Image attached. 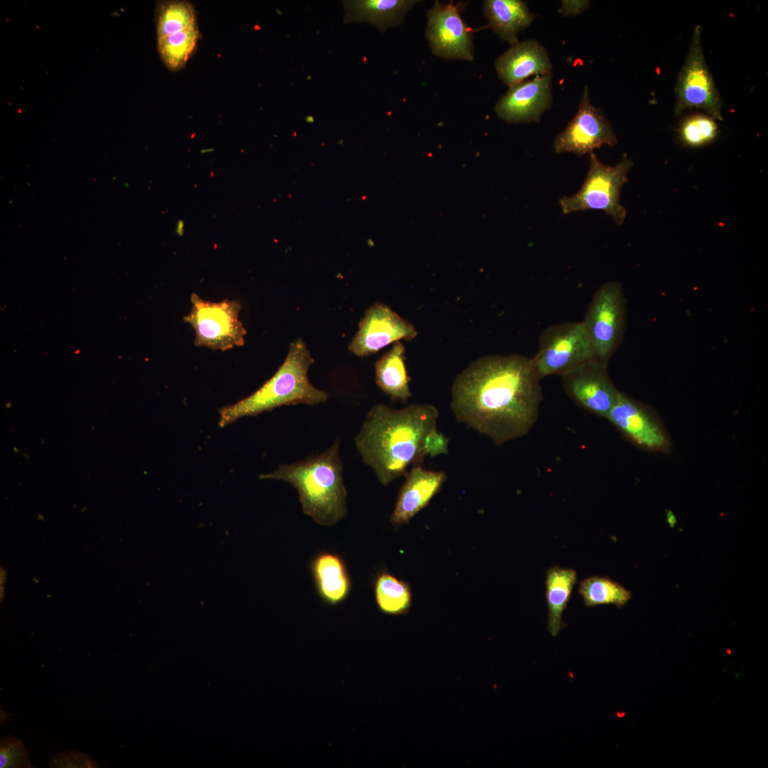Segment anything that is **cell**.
<instances>
[{
    "label": "cell",
    "instance_id": "1",
    "mask_svg": "<svg viewBox=\"0 0 768 768\" xmlns=\"http://www.w3.org/2000/svg\"><path fill=\"white\" fill-rule=\"evenodd\" d=\"M540 381L531 358L486 356L455 378L451 408L458 422L500 446L526 435L537 422Z\"/></svg>",
    "mask_w": 768,
    "mask_h": 768
},
{
    "label": "cell",
    "instance_id": "2",
    "mask_svg": "<svg viewBox=\"0 0 768 768\" xmlns=\"http://www.w3.org/2000/svg\"><path fill=\"white\" fill-rule=\"evenodd\" d=\"M438 416L437 408L430 404L400 410L378 404L368 411L355 444L382 485L405 476L410 466L423 464L425 438L437 427Z\"/></svg>",
    "mask_w": 768,
    "mask_h": 768
},
{
    "label": "cell",
    "instance_id": "3",
    "mask_svg": "<svg viewBox=\"0 0 768 768\" xmlns=\"http://www.w3.org/2000/svg\"><path fill=\"white\" fill-rule=\"evenodd\" d=\"M339 442L321 454L289 464H282L262 479L291 484L298 491L303 512L321 526H331L347 515V491L343 481Z\"/></svg>",
    "mask_w": 768,
    "mask_h": 768
},
{
    "label": "cell",
    "instance_id": "4",
    "mask_svg": "<svg viewBox=\"0 0 768 768\" xmlns=\"http://www.w3.org/2000/svg\"><path fill=\"white\" fill-rule=\"evenodd\" d=\"M314 362L304 341L301 338L294 340L284 361L269 380L249 396L219 410L220 427L283 405L313 406L326 402L329 394L314 386L308 378Z\"/></svg>",
    "mask_w": 768,
    "mask_h": 768
},
{
    "label": "cell",
    "instance_id": "5",
    "mask_svg": "<svg viewBox=\"0 0 768 768\" xmlns=\"http://www.w3.org/2000/svg\"><path fill=\"white\" fill-rule=\"evenodd\" d=\"M633 165V161L624 156L617 164L610 166L599 161L594 153H590V169L581 188L576 194L560 199L563 213L601 210L612 216L618 225H622L626 210L619 203V195Z\"/></svg>",
    "mask_w": 768,
    "mask_h": 768
},
{
    "label": "cell",
    "instance_id": "6",
    "mask_svg": "<svg viewBox=\"0 0 768 768\" xmlns=\"http://www.w3.org/2000/svg\"><path fill=\"white\" fill-rule=\"evenodd\" d=\"M191 302V311L183 319L195 331L196 346L225 351L245 344L247 331L239 319L242 305L238 301L213 302L193 293Z\"/></svg>",
    "mask_w": 768,
    "mask_h": 768
},
{
    "label": "cell",
    "instance_id": "7",
    "mask_svg": "<svg viewBox=\"0 0 768 768\" xmlns=\"http://www.w3.org/2000/svg\"><path fill=\"white\" fill-rule=\"evenodd\" d=\"M593 357L594 348L585 327L582 321H577L545 329L531 361L541 380L548 375H561Z\"/></svg>",
    "mask_w": 768,
    "mask_h": 768
},
{
    "label": "cell",
    "instance_id": "8",
    "mask_svg": "<svg viewBox=\"0 0 768 768\" xmlns=\"http://www.w3.org/2000/svg\"><path fill=\"white\" fill-rule=\"evenodd\" d=\"M675 116L696 108L718 120H722L723 102L707 65L701 41V26L693 29L686 60L675 85Z\"/></svg>",
    "mask_w": 768,
    "mask_h": 768
},
{
    "label": "cell",
    "instance_id": "9",
    "mask_svg": "<svg viewBox=\"0 0 768 768\" xmlns=\"http://www.w3.org/2000/svg\"><path fill=\"white\" fill-rule=\"evenodd\" d=\"M626 299L617 282L602 284L594 292L582 323L594 356L608 364L620 345L626 325Z\"/></svg>",
    "mask_w": 768,
    "mask_h": 768
},
{
    "label": "cell",
    "instance_id": "10",
    "mask_svg": "<svg viewBox=\"0 0 768 768\" xmlns=\"http://www.w3.org/2000/svg\"><path fill=\"white\" fill-rule=\"evenodd\" d=\"M637 448L653 453H670L671 437L656 410L620 392L607 418Z\"/></svg>",
    "mask_w": 768,
    "mask_h": 768
},
{
    "label": "cell",
    "instance_id": "11",
    "mask_svg": "<svg viewBox=\"0 0 768 768\" xmlns=\"http://www.w3.org/2000/svg\"><path fill=\"white\" fill-rule=\"evenodd\" d=\"M462 2H437L427 13L426 38L439 58L474 60L473 31L462 16Z\"/></svg>",
    "mask_w": 768,
    "mask_h": 768
},
{
    "label": "cell",
    "instance_id": "12",
    "mask_svg": "<svg viewBox=\"0 0 768 768\" xmlns=\"http://www.w3.org/2000/svg\"><path fill=\"white\" fill-rule=\"evenodd\" d=\"M560 376L565 393L577 405L607 418L619 393L609 376L607 363L593 357Z\"/></svg>",
    "mask_w": 768,
    "mask_h": 768
},
{
    "label": "cell",
    "instance_id": "13",
    "mask_svg": "<svg viewBox=\"0 0 768 768\" xmlns=\"http://www.w3.org/2000/svg\"><path fill=\"white\" fill-rule=\"evenodd\" d=\"M617 144L610 122L600 108L591 104L588 88L585 87L575 116L553 142L555 151L581 156L604 144Z\"/></svg>",
    "mask_w": 768,
    "mask_h": 768
},
{
    "label": "cell",
    "instance_id": "14",
    "mask_svg": "<svg viewBox=\"0 0 768 768\" xmlns=\"http://www.w3.org/2000/svg\"><path fill=\"white\" fill-rule=\"evenodd\" d=\"M417 336L412 324L388 305L376 302L366 311L348 350L357 356H368L388 345L400 340L411 341Z\"/></svg>",
    "mask_w": 768,
    "mask_h": 768
},
{
    "label": "cell",
    "instance_id": "15",
    "mask_svg": "<svg viewBox=\"0 0 768 768\" xmlns=\"http://www.w3.org/2000/svg\"><path fill=\"white\" fill-rule=\"evenodd\" d=\"M552 72L515 84L501 96L494 110L508 123L538 122L552 105Z\"/></svg>",
    "mask_w": 768,
    "mask_h": 768
},
{
    "label": "cell",
    "instance_id": "16",
    "mask_svg": "<svg viewBox=\"0 0 768 768\" xmlns=\"http://www.w3.org/2000/svg\"><path fill=\"white\" fill-rule=\"evenodd\" d=\"M405 477L390 517L394 526L407 523L427 506L440 490L447 479V474L444 471L425 469L417 466L407 471Z\"/></svg>",
    "mask_w": 768,
    "mask_h": 768
},
{
    "label": "cell",
    "instance_id": "17",
    "mask_svg": "<svg viewBox=\"0 0 768 768\" xmlns=\"http://www.w3.org/2000/svg\"><path fill=\"white\" fill-rule=\"evenodd\" d=\"M551 68L545 48L533 39L511 45L495 62L498 78L508 87L525 81L529 77L549 73Z\"/></svg>",
    "mask_w": 768,
    "mask_h": 768
},
{
    "label": "cell",
    "instance_id": "18",
    "mask_svg": "<svg viewBox=\"0 0 768 768\" xmlns=\"http://www.w3.org/2000/svg\"><path fill=\"white\" fill-rule=\"evenodd\" d=\"M315 589L326 604L343 602L351 590V580L343 559L332 552L316 554L309 564Z\"/></svg>",
    "mask_w": 768,
    "mask_h": 768
},
{
    "label": "cell",
    "instance_id": "19",
    "mask_svg": "<svg viewBox=\"0 0 768 768\" xmlns=\"http://www.w3.org/2000/svg\"><path fill=\"white\" fill-rule=\"evenodd\" d=\"M416 0H351L342 1L343 23H369L381 32L400 25Z\"/></svg>",
    "mask_w": 768,
    "mask_h": 768
},
{
    "label": "cell",
    "instance_id": "20",
    "mask_svg": "<svg viewBox=\"0 0 768 768\" xmlns=\"http://www.w3.org/2000/svg\"><path fill=\"white\" fill-rule=\"evenodd\" d=\"M488 26L502 40L511 45L518 42V34L528 28L535 18L521 0H486L484 4Z\"/></svg>",
    "mask_w": 768,
    "mask_h": 768
},
{
    "label": "cell",
    "instance_id": "21",
    "mask_svg": "<svg viewBox=\"0 0 768 768\" xmlns=\"http://www.w3.org/2000/svg\"><path fill=\"white\" fill-rule=\"evenodd\" d=\"M405 353L403 343L396 341L375 363L377 385L391 400L404 403L411 397L410 378L406 369Z\"/></svg>",
    "mask_w": 768,
    "mask_h": 768
},
{
    "label": "cell",
    "instance_id": "22",
    "mask_svg": "<svg viewBox=\"0 0 768 768\" xmlns=\"http://www.w3.org/2000/svg\"><path fill=\"white\" fill-rule=\"evenodd\" d=\"M577 582V572L571 568L555 565L546 572L545 597L548 606V630L557 636L562 627V615Z\"/></svg>",
    "mask_w": 768,
    "mask_h": 768
},
{
    "label": "cell",
    "instance_id": "23",
    "mask_svg": "<svg viewBox=\"0 0 768 768\" xmlns=\"http://www.w3.org/2000/svg\"><path fill=\"white\" fill-rule=\"evenodd\" d=\"M374 593L379 610L385 614L402 615L407 613L411 607L410 585L388 572H382L376 577Z\"/></svg>",
    "mask_w": 768,
    "mask_h": 768
},
{
    "label": "cell",
    "instance_id": "24",
    "mask_svg": "<svg viewBox=\"0 0 768 768\" xmlns=\"http://www.w3.org/2000/svg\"><path fill=\"white\" fill-rule=\"evenodd\" d=\"M578 592L587 607L614 604L625 605L631 597L630 591L607 577L591 576L584 579Z\"/></svg>",
    "mask_w": 768,
    "mask_h": 768
},
{
    "label": "cell",
    "instance_id": "25",
    "mask_svg": "<svg viewBox=\"0 0 768 768\" xmlns=\"http://www.w3.org/2000/svg\"><path fill=\"white\" fill-rule=\"evenodd\" d=\"M198 38L197 26L158 38V50L165 65L172 70L181 68L195 49Z\"/></svg>",
    "mask_w": 768,
    "mask_h": 768
},
{
    "label": "cell",
    "instance_id": "26",
    "mask_svg": "<svg viewBox=\"0 0 768 768\" xmlns=\"http://www.w3.org/2000/svg\"><path fill=\"white\" fill-rule=\"evenodd\" d=\"M196 14L191 4L183 1H170L161 4L158 9L157 37L196 27Z\"/></svg>",
    "mask_w": 768,
    "mask_h": 768
},
{
    "label": "cell",
    "instance_id": "27",
    "mask_svg": "<svg viewBox=\"0 0 768 768\" xmlns=\"http://www.w3.org/2000/svg\"><path fill=\"white\" fill-rule=\"evenodd\" d=\"M715 120L709 114L702 112L686 116L678 128L681 142L690 147H700L712 142L718 134Z\"/></svg>",
    "mask_w": 768,
    "mask_h": 768
},
{
    "label": "cell",
    "instance_id": "28",
    "mask_svg": "<svg viewBox=\"0 0 768 768\" xmlns=\"http://www.w3.org/2000/svg\"><path fill=\"white\" fill-rule=\"evenodd\" d=\"M1 768H31L30 753L21 740L8 735L0 741Z\"/></svg>",
    "mask_w": 768,
    "mask_h": 768
},
{
    "label": "cell",
    "instance_id": "29",
    "mask_svg": "<svg viewBox=\"0 0 768 768\" xmlns=\"http://www.w3.org/2000/svg\"><path fill=\"white\" fill-rule=\"evenodd\" d=\"M51 768H98L100 765L88 754L70 751L57 754L50 758Z\"/></svg>",
    "mask_w": 768,
    "mask_h": 768
},
{
    "label": "cell",
    "instance_id": "30",
    "mask_svg": "<svg viewBox=\"0 0 768 768\" xmlns=\"http://www.w3.org/2000/svg\"><path fill=\"white\" fill-rule=\"evenodd\" d=\"M449 438L439 432L437 427L432 429L425 438L424 449L426 455L435 457L448 454Z\"/></svg>",
    "mask_w": 768,
    "mask_h": 768
},
{
    "label": "cell",
    "instance_id": "31",
    "mask_svg": "<svg viewBox=\"0 0 768 768\" xmlns=\"http://www.w3.org/2000/svg\"><path fill=\"white\" fill-rule=\"evenodd\" d=\"M588 6V1H562L559 11L565 16L577 15L587 9Z\"/></svg>",
    "mask_w": 768,
    "mask_h": 768
},
{
    "label": "cell",
    "instance_id": "32",
    "mask_svg": "<svg viewBox=\"0 0 768 768\" xmlns=\"http://www.w3.org/2000/svg\"><path fill=\"white\" fill-rule=\"evenodd\" d=\"M184 232H185V223H184L183 220H178L176 223L175 233L178 235L182 236L184 234Z\"/></svg>",
    "mask_w": 768,
    "mask_h": 768
},
{
    "label": "cell",
    "instance_id": "33",
    "mask_svg": "<svg viewBox=\"0 0 768 768\" xmlns=\"http://www.w3.org/2000/svg\"><path fill=\"white\" fill-rule=\"evenodd\" d=\"M306 121L309 123L314 122V117L312 116H308L306 117Z\"/></svg>",
    "mask_w": 768,
    "mask_h": 768
}]
</instances>
